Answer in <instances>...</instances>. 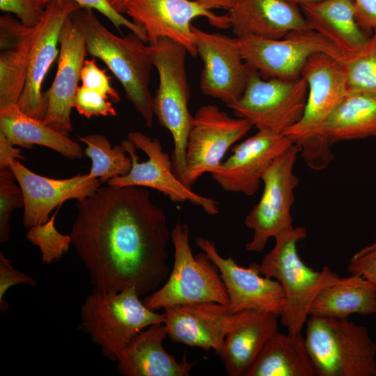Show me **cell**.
<instances>
[{
  "label": "cell",
  "mask_w": 376,
  "mask_h": 376,
  "mask_svg": "<svg viewBox=\"0 0 376 376\" xmlns=\"http://www.w3.org/2000/svg\"><path fill=\"white\" fill-rule=\"evenodd\" d=\"M70 236L93 290L134 287L147 295L167 278L171 231L163 208L141 187H99L78 201Z\"/></svg>",
  "instance_id": "obj_1"
},
{
  "label": "cell",
  "mask_w": 376,
  "mask_h": 376,
  "mask_svg": "<svg viewBox=\"0 0 376 376\" xmlns=\"http://www.w3.org/2000/svg\"><path fill=\"white\" fill-rule=\"evenodd\" d=\"M71 16L84 35L87 52L107 65L146 125L152 127L155 116L150 90L153 66L150 45L133 32L116 36L101 23L93 9L81 7Z\"/></svg>",
  "instance_id": "obj_2"
},
{
  "label": "cell",
  "mask_w": 376,
  "mask_h": 376,
  "mask_svg": "<svg viewBox=\"0 0 376 376\" xmlns=\"http://www.w3.org/2000/svg\"><path fill=\"white\" fill-rule=\"evenodd\" d=\"M301 77L308 87L304 110L299 120L283 134L299 146L310 169L320 171L334 159L331 144L323 135L324 127L347 93L343 61L322 53L315 54Z\"/></svg>",
  "instance_id": "obj_3"
},
{
  "label": "cell",
  "mask_w": 376,
  "mask_h": 376,
  "mask_svg": "<svg viewBox=\"0 0 376 376\" xmlns=\"http://www.w3.org/2000/svg\"><path fill=\"white\" fill-rule=\"evenodd\" d=\"M306 235V229L301 226L281 233L274 238V248L258 264L261 274L278 281L283 287L285 304L281 322L290 334L301 333L318 295L342 279L328 266L315 271L302 261L297 244Z\"/></svg>",
  "instance_id": "obj_4"
},
{
  "label": "cell",
  "mask_w": 376,
  "mask_h": 376,
  "mask_svg": "<svg viewBox=\"0 0 376 376\" xmlns=\"http://www.w3.org/2000/svg\"><path fill=\"white\" fill-rule=\"evenodd\" d=\"M305 345L317 376H376V343L348 318L311 315Z\"/></svg>",
  "instance_id": "obj_5"
},
{
  "label": "cell",
  "mask_w": 376,
  "mask_h": 376,
  "mask_svg": "<svg viewBox=\"0 0 376 376\" xmlns=\"http://www.w3.org/2000/svg\"><path fill=\"white\" fill-rule=\"evenodd\" d=\"M80 316L79 329L112 361L141 331L165 320L164 313L144 304L134 287L119 292L93 290L81 304Z\"/></svg>",
  "instance_id": "obj_6"
},
{
  "label": "cell",
  "mask_w": 376,
  "mask_h": 376,
  "mask_svg": "<svg viewBox=\"0 0 376 376\" xmlns=\"http://www.w3.org/2000/svg\"><path fill=\"white\" fill-rule=\"evenodd\" d=\"M150 47L152 64L159 75V86L153 96L154 113L172 135L173 171L185 183L186 149L193 121L189 110L190 90L185 69L188 52L166 38L159 39Z\"/></svg>",
  "instance_id": "obj_7"
},
{
  "label": "cell",
  "mask_w": 376,
  "mask_h": 376,
  "mask_svg": "<svg viewBox=\"0 0 376 376\" xmlns=\"http://www.w3.org/2000/svg\"><path fill=\"white\" fill-rule=\"evenodd\" d=\"M174 248L173 268L166 282L143 300L157 311L169 306L201 302L228 306V298L218 267L207 254L194 256L187 224L178 222L171 230Z\"/></svg>",
  "instance_id": "obj_8"
},
{
  "label": "cell",
  "mask_w": 376,
  "mask_h": 376,
  "mask_svg": "<svg viewBox=\"0 0 376 376\" xmlns=\"http://www.w3.org/2000/svg\"><path fill=\"white\" fill-rule=\"evenodd\" d=\"M307 91L302 77L265 79L249 68L242 96L228 107L236 117L247 120L258 130L283 134L301 118Z\"/></svg>",
  "instance_id": "obj_9"
},
{
  "label": "cell",
  "mask_w": 376,
  "mask_h": 376,
  "mask_svg": "<svg viewBox=\"0 0 376 376\" xmlns=\"http://www.w3.org/2000/svg\"><path fill=\"white\" fill-rule=\"evenodd\" d=\"M121 145L132 159V168L127 175L108 180L109 186L148 187L163 193L173 202L189 201L208 214L219 213L216 200L194 192L177 177L173 162L163 151L158 139L140 132H130L127 140L122 141Z\"/></svg>",
  "instance_id": "obj_10"
},
{
  "label": "cell",
  "mask_w": 376,
  "mask_h": 376,
  "mask_svg": "<svg viewBox=\"0 0 376 376\" xmlns=\"http://www.w3.org/2000/svg\"><path fill=\"white\" fill-rule=\"evenodd\" d=\"M299 153V146L292 144L263 173L262 196L244 219L246 226L253 230L251 240L246 244L248 251H262L269 238L294 228L291 208L299 180L293 169Z\"/></svg>",
  "instance_id": "obj_11"
},
{
  "label": "cell",
  "mask_w": 376,
  "mask_h": 376,
  "mask_svg": "<svg viewBox=\"0 0 376 376\" xmlns=\"http://www.w3.org/2000/svg\"><path fill=\"white\" fill-rule=\"evenodd\" d=\"M237 39L245 63L265 79H297L308 60L320 53L345 60L334 45L314 30L293 31L281 39L255 36Z\"/></svg>",
  "instance_id": "obj_12"
},
{
  "label": "cell",
  "mask_w": 376,
  "mask_h": 376,
  "mask_svg": "<svg viewBox=\"0 0 376 376\" xmlns=\"http://www.w3.org/2000/svg\"><path fill=\"white\" fill-rule=\"evenodd\" d=\"M252 127L247 120L232 118L216 105L201 106L193 116L188 135L185 184L191 187L203 174L211 173Z\"/></svg>",
  "instance_id": "obj_13"
},
{
  "label": "cell",
  "mask_w": 376,
  "mask_h": 376,
  "mask_svg": "<svg viewBox=\"0 0 376 376\" xmlns=\"http://www.w3.org/2000/svg\"><path fill=\"white\" fill-rule=\"evenodd\" d=\"M125 13L146 32L149 45L166 38L194 57L198 56L191 29L194 19L205 17L217 29L230 27L228 14L217 15L194 0H130Z\"/></svg>",
  "instance_id": "obj_14"
},
{
  "label": "cell",
  "mask_w": 376,
  "mask_h": 376,
  "mask_svg": "<svg viewBox=\"0 0 376 376\" xmlns=\"http://www.w3.org/2000/svg\"><path fill=\"white\" fill-rule=\"evenodd\" d=\"M191 29L203 64L200 80L202 93L227 106L235 102L245 89L249 72L237 38L206 32L193 25Z\"/></svg>",
  "instance_id": "obj_15"
},
{
  "label": "cell",
  "mask_w": 376,
  "mask_h": 376,
  "mask_svg": "<svg viewBox=\"0 0 376 376\" xmlns=\"http://www.w3.org/2000/svg\"><path fill=\"white\" fill-rule=\"evenodd\" d=\"M195 242L218 267L232 314L251 309L280 316L285 304V293L278 281L261 274L257 263H253L248 267H244L237 265L231 257H222L214 242L207 238L198 237Z\"/></svg>",
  "instance_id": "obj_16"
},
{
  "label": "cell",
  "mask_w": 376,
  "mask_h": 376,
  "mask_svg": "<svg viewBox=\"0 0 376 376\" xmlns=\"http://www.w3.org/2000/svg\"><path fill=\"white\" fill-rule=\"evenodd\" d=\"M81 6L72 1H55L47 3L38 24L31 48L26 79L17 106L26 114L42 120L47 101L42 92L47 72L58 56L60 35L67 18Z\"/></svg>",
  "instance_id": "obj_17"
},
{
  "label": "cell",
  "mask_w": 376,
  "mask_h": 376,
  "mask_svg": "<svg viewBox=\"0 0 376 376\" xmlns=\"http://www.w3.org/2000/svg\"><path fill=\"white\" fill-rule=\"evenodd\" d=\"M292 144L283 134L258 130L235 145L231 155L210 174L224 191L253 196L260 187L265 170Z\"/></svg>",
  "instance_id": "obj_18"
},
{
  "label": "cell",
  "mask_w": 376,
  "mask_h": 376,
  "mask_svg": "<svg viewBox=\"0 0 376 376\" xmlns=\"http://www.w3.org/2000/svg\"><path fill=\"white\" fill-rule=\"evenodd\" d=\"M71 15L61 32L57 70L51 86L44 93L47 109L42 120L44 124L67 134L72 130L71 111L75 108L78 83L88 53L84 35Z\"/></svg>",
  "instance_id": "obj_19"
},
{
  "label": "cell",
  "mask_w": 376,
  "mask_h": 376,
  "mask_svg": "<svg viewBox=\"0 0 376 376\" xmlns=\"http://www.w3.org/2000/svg\"><path fill=\"white\" fill-rule=\"evenodd\" d=\"M19 185L24 197L23 224L25 228L38 226L49 220V214L63 202L82 200L93 194L100 181L88 173L67 179H53L40 175L17 159L8 164Z\"/></svg>",
  "instance_id": "obj_20"
},
{
  "label": "cell",
  "mask_w": 376,
  "mask_h": 376,
  "mask_svg": "<svg viewBox=\"0 0 376 376\" xmlns=\"http://www.w3.org/2000/svg\"><path fill=\"white\" fill-rule=\"evenodd\" d=\"M167 336L174 343L221 353L233 315L217 302L176 305L164 308Z\"/></svg>",
  "instance_id": "obj_21"
},
{
  "label": "cell",
  "mask_w": 376,
  "mask_h": 376,
  "mask_svg": "<svg viewBox=\"0 0 376 376\" xmlns=\"http://www.w3.org/2000/svg\"><path fill=\"white\" fill-rule=\"evenodd\" d=\"M228 15L236 38L281 39L312 30L300 6L288 0H237Z\"/></svg>",
  "instance_id": "obj_22"
},
{
  "label": "cell",
  "mask_w": 376,
  "mask_h": 376,
  "mask_svg": "<svg viewBox=\"0 0 376 376\" xmlns=\"http://www.w3.org/2000/svg\"><path fill=\"white\" fill-rule=\"evenodd\" d=\"M279 315L258 310H243L233 315L220 354L230 376H245L267 342L279 331Z\"/></svg>",
  "instance_id": "obj_23"
},
{
  "label": "cell",
  "mask_w": 376,
  "mask_h": 376,
  "mask_svg": "<svg viewBox=\"0 0 376 376\" xmlns=\"http://www.w3.org/2000/svg\"><path fill=\"white\" fill-rule=\"evenodd\" d=\"M166 336L164 323L141 331L118 352L119 373L124 376H189L194 363L185 354L178 361L168 353L163 347Z\"/></svg>",
  "instance_id": "obj_24"
},
{
  "label": "cell",
  "mask_w": 376,
  "mask_h": 376,
  "mask_svg": "<svg viewBox=\"0 0 376 376\" xmlns=\"http://www.w3.org/2000/svg\"><path fill=\"white\" fill-rule=\"evenodd\" d=\"M37 31L11 14L0 17V109L17 104Z\"/></svg>",
  "instance_id": "obj_25"
},
{
  "label": "cell",
  "mask_w": 376,
  "mask_h": 376,
  "mask_svg": "<svg viewBox=\"0 0 376 376\" xmlns=\"http://www.w3.org/2000/svg\"><path fill=\"white\" fill-rule=\"evenodd\" d=\"M300 8L311 29L326 38L345 58L368 40L357 21L352 0H321Z\"/></svg>",
  "instance_id": "obj_26"
},
{
  "label": "cell",
  "mask_w": 376,
  "mask_h": 376,
  "mask_svg": "<svg viewBox=\"0 0 376 376\" xmlns=\"http://www.w3.org/2000/svg\"><path fill=\"white\" fill-rule=\"evenodd\" d=\"M0 132L14 146L27 149L33 145L43 146L70 159H79L83 155L79 143L68 134L26 114L17 104L0 109Z\"/></svg>",
  "instance_id": "obj_27"
},
{
  "label": "cell",
  "mask_w": 376,
  "mask_h": 376,
  "mask_svg": "<svg viewBox=\"0 0 376 376\" xmlns=\"http://www.w3.org/2000/svg\"><path fill=\"white\" fill-rule=\"evenodd\" d=\"M301 333L278 331L265 344L245 376H316Z\"/></svg>",
  "instance_id": "obj_28"
},
{
  "label": "cell",
  "mask_w": 376,
  "mask_h": 376,
  "mask_svg": "<svg viewBox=\"0 0 376 376\" xmlns=\"http://www.w3.org/2000/svg\"><path fill=\"white\" fill-rule=\"evenodd\" d=\"M376 313V284L358 274H351L322 290L314 299L309 315L348 318L352 314Z\"/></svg>",
  "instance_id": "obj_29"
},
{
  "label": "cell",
  "mask_w": 376,
  "mask_h": 376,
  "mask_svg": "<svg viewBox=\"0 0 376 376\" xmlns=\"http://www.w3.org/2000/svg\"><path fill=\"white\" fill-rule=\"evenodd\" d=\"M331 145L376 136V94L347 92L323 129Z\"/></svg>",
  "instance_id": "obj_30"
},
{
  "label": "cell",
  "mask_w": 376,
  "mask_h": 376,
  "mask_svg": "<svg viewBox=\"0 0 376 376\" xmlns=\"http://www.w3.org/2000/svg\"><path fill=\"white\" fill-rule=\"evenodd\" d=\"M84 143L86 156L91 159V169L88 175L105 182L115 177L127 175L132 162L122 145L111 148L109 140L102 134H94L79 136Z\"/></svg>",
  "instance_id": "obj_31"
},
{
  "label": "cell",
  "mask_w": 376,
  "mask_h": 376,
  "mask_svg": "<svg viewBox=\"0 0 376 376\" xmlns=\"http://www.w3.org/2000/svg\"><path fill=\"white\" fill-rule=\"evenodd\" d=\"M347 92L376 94V33L343 61Z\"/></svg>",
  "instance_id": "obj_32"
},
{
  "label": "cell",
  "mask_w": 376,
  "mask_h": 376,
  "mask_svg": "<svg viewBox=\"0 0 376 376\" xmlns=\"http://www.w3.org/2000/svg\"><path fill=\"white\" fill-rule=\"evenodd\" d=\"M56 212L45 223L29 228L26 237L41 252L42 263L59 261L72 245L70 235L59 233L55 226Z\"/></svg>",
  "instance_id": "obj_33"
},
{
  "label": "cell",
  "mask_w": 376,
  "mask_h": 376,
  "mask_svg": "<svg viewBox=\"0 0 376 376\" xmlns=\"http://www.w3.org/2000/svg\"><path fill=\"white\" fill-rule=\"evenodd\" d=\"M10 167L0 169V242L9 239L10 221L13 210L24 207L22 189Z\"/></svg>",
  "instance_id": "obj_34"
},
{
  "label": "cell",
  "mask_w": 376,
  "mask_h": 376,
  "mask_svg": "<svg viewBox=\"0 0 376 376\" xmlns=\"http://www.w3.org/2000/svg\"><path fill=\"white\" fill-rule=\"evenodd\" d=\"M110 100L105 95L81 86L77 91L75 108L80 115L87 118L116 116L117 112Z\"/></svg>",
  "instance_id": "obj_35"
},
{
  "label": "cell",
  "mask_w": 376,
  "mask_h": 376,
  "mask_svg": "<svg viewBox=\"0 0 376 376\" xmlns=\"http://www.w3.org/2000/svg\"><path fill=\"white\" fill-rule=\"evenodd\" d=\"M80 80L82 86L105 95L115 103L120 102L118 91L111 84V77L99 68L94 58L85 59Z\"/></svg>",
  "instance_id": "obj_36"
},
{
  "label": "cell",
  "mask_w": 376,
  "mask_h": 376,
  "mask_svg": "<svg viewBox=\"0 0 376 376\" xmlns=\"http://www.w3.org/2000/svg\"><path fill=\"white\" fill-rule=\"evenodd\" d=\"M40 2L46 6L47 3L55 1H72L78 3L81 8H87L96 10L102 15L105 16L118 29L120 30L122 27H126L131 32L136 33L146 42H148L146 32L139 26L136 25L132 21L125 18L123 14L117 13L109 5L107 0H40Z\"/></svg>",
  "instance_id": "obj_37"
},
{
  "label": "cell",
  "mask_w": 376,
  "mask_h": 376,
  "mask_svg": "<svg viewBox=\"0 0 376 376\" xmlns=\"http://www.w3.org/2000/svg\"><path fill=\"white\" fill-rule=\"evenodd\" d=\"M45 6L40 0H0V10L14 15L27 26H37L44 14Z\"/></svg>",
  "instance_id": "obj_38"
},
{
  "label": "cell",
  "mask_w": 376,
  "mask_h": 376,
  "mask_svg": "<svg viewBox=\"0 0 376 376\" xmlns=\"http://www.w3.org/2000/svg\"><path fill=\"white\" fill-rule=\"evenodd\" d=\"M37 281L31 276L17 270L9 258L0 252V313L6 312L9 304L5 299L6 292L13 285L27 284L36 286Z\"/></svg>",
  "instance_id": "obj_39"
},
{
  "label": "cell",
  "mask_w": 376,
  "mask_h": 376,
  "mask_svg": "<svg viewBox=\"0 0 376 376\" xmlns=\"http://www.w3.org/2000/svg\"><path fill=\"white\" fill-rule=\"evenodd\" d=\"M347 271L376 284V245L370 244L357 252L347 265Z\"/></svg>",
  "instance_id": "obj_40"
},
{
  "label": "cell",
  "mask_w": 376,
  "mask_h": 376,
  "mask_svg": "<svg viewBox=\"0 0 376 376\" xmlns=\"http://www.w3.org/2000/svg\"><path fill=\"white\" fill-rule=\"evenodd\" d=\"M357 21L364 30L376 33V0H352Z\"/></svg>",
  "instance_id": "obj_41"
},
{
  "label": "cell",
  "mask_w": 376,
  "mask_h": 376,
  "mask_svg": "<svg viewBox=\"0 0 376 376\" xmlns=\"http://www.w3.org/2000/svg\"><path fill=\"white\" fill-rule=\"evenodd\" d=\"M22 158L21 150L14 148V145L0 132V169L8 167L12 159Z\"/></svg>",
  "instance_id": "obj_42"
},
{
  "label": "cell",
  "mask_w": 376,
  "mask_h": 376,
  "mask_svg": "<svg viewBox=\"0 0 376 376\" xmlns=\"http://www.w3.org/2000/svg\"><path fill=\"white\" fill-rule=\"evenodd\" d=\"M206 9H230L237 0H194Z\"/></svg>",
  "instance_id": "obj_43"
},
{
  "label": "cell",
  "mask_w": 376,
  "mask_h": 376,
  "mask_svg": "<svg viewBox=\"0 0 376 376\" xmlns=\"http://www.w3.org/2000/svg\"><path fill=\"white\" fill-rule=\"evenodd\" d=\"M109 5L120 14L125 13L126 7L130 0H107Z\"/></svg>",
  "instance_id": "obj_44"
},
{
  "label": "cell",
  "mask_w": 376,
  "mask_h": 376,
  "mask_svg": "<svg viewBox=\"0 0 376 376\" xmlns=\"http://www.w3.org/2000/svg\"><path fill=\"white\" fill-rule=\"evenodd\" d=\"M288 1H292L300 6L304 4L314 3V2H317L321 0H288Z\"/></svg>",
  "instance_id": "obj_45"
},
{
  "label": "cell",
  "mask_w": 376,
  "mask_h": 376,
  "mask_svg": "<svg viewBox=\"0 0 376 376\" xmlns=\"http://www.w3.org/2000/svg\"><path fill=\"white\" fill-rule=\"evenodd\" d=\"M372 244H373V245H376V242H375V243Z\"/></svg>",
  "instance_id": "obj_46"
}]
</instances>
